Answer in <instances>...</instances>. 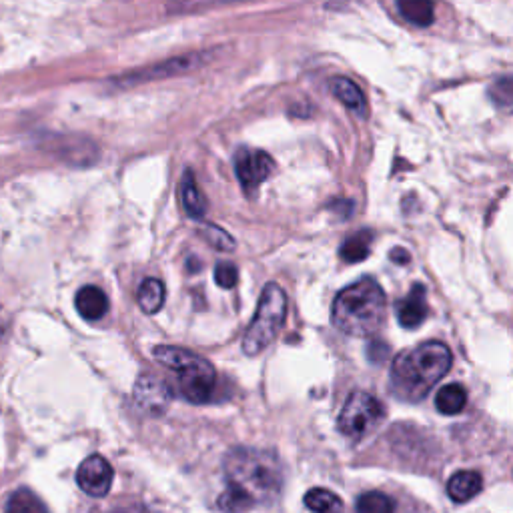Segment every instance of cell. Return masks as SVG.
I'll return each instance as SVG.
<instances>
[{
	"label": "cell",
	"mask_w": 513,
	"mask_h": 513,
	"mask_svg": "<svg viewBox=\"0 0 513 513\" xmlns=\"http://www.w3.org/2000/svg\"><path fill=\"white\" fill-rule=\"evenodd\" d=\"M227 487L257 503H271L283 489V465L273 451L235 447L225 457Z\"/></svg>",
	"instance_id": "cell-1"
},
{
	"label": "cell",
	"mask_w": 513,
	"mask_h": 513,
	"mask_svg": "<svg viewBox=\"0 0 513 513\" xmlns=\"http://www.w3.org/2000/svg\"><path fill=\"white\" fill-rule=\"evenodd\" d=\"M453 357L445 343L425 341L395 357L391 389L403 401H421L451 369Z\"/></svg>",
	"instance_id": "cell-2"
},
{
	"label": "cell",
	"mask_w": 513,
	"mask_h": 513,
	"mask_svg": "<svg viewBox=\"0 0 513 513\" xmlns=\"http://www.w3.org/2000/svg\"><path fill=\"white\" fill-rule=\"evenodd\" d=\"M385 309L387 299L381 285L371 277H363L335 297L331 321L345 335L369 337L381 329Z\"/></svg>",
	"instance_id": "cell-3"
},
{
	"label": "cell",
	"mask_w": 513,
	"mask_h": 513,
	"mask_svg": "<svg viewBox=\"0 0 513 513\" xmlns=\"http://www.w3.org/2000/svg\"><path fill=\"white\" fill-rule=\"evenodd\" d=\"M153 355L179 377V393L189 403L203 405L213 399L217 389V371L207 359L173 345H159Z\"/></svg>",
	"instance_id": "cell-4"
},
{
	"label": "cell",
	"mask_w": 513,
	"mask_h": 513,
	"mask_svg": "<svg viewBox=\"0 0 513 513\" xmlns=\"http://www.w3.org/2000/svg\"><path fill=\"white\" fill-rule=\"evenodd\" d=\"M287 317V297L285 291L269 283L261 295V301L257 305V313L245 333L243 339V351L247 355H259L263 349L271 345V341L281 331Z\"/></svg>",
	"instance_id": "cell-5"
},
{
	"label": "cell",
	"mask_w": 513,
	"mask_h": 513,
	"mask_svg": "<svg viewBox=\"0 0 513 513\" xmlns=\"http://www.w3.org/2000/svg\"><path fill=\"white\" fill-rule=\"evenodd\" d=\"M385 417L381 401L365 391H355L347 397L339 413V431L349 439H363L369 435Z\"/></svg>",
	"instance_id": "cell-6"
},
{
	"label": "cell",
	"mask_w": 513,
	"mask_h": 513,
	"mask_svg": "<svg viewBox=\"0 0 513 513\" xmlns=\"http://www.w3.org/2000/svg\"><path fill=\"white\" fill-rule=\"evenodd\" d=\"M273 167L275 163L265 151L243 147L235 155V175L239 185L249 197H253L257 189L269 179V175L273 173Z\"/></svg>",
	"instance_id": "cell-7"
},
{
	"label": "cell",
	"mask_w": 513,
	"mask_h": 513,
	"mask_svg": "<svg viewBox=\"0 0 513 513\" xmlns=\"http://www.w3.org/2000/svg\"><path fill=\"white\" fill-rule=\"evenodd\" d=\"M115 471L103 455L87 457L77 471L79 487L91 497H105L111 491Z\"/></svg>",
	"instance_id": "cell-8"
},
{
	"label": "cell",
	"mask_w": 513,
	"mask_h": 513,
	"mask_svg": "<svg viewBox=\"0 0 513 513\" xmlns=\"http://www.w3.org/2000/svg\"><path fill=\"white\" fill-rule=\"evenodd\" d=\"M135 401L141 411H145L149 415H163L173 401V391L159 377L145 373L137 379Z\"/></svg>",
	"instance_id": "cell-9"
},
{
	"label": "cell",
	"mask_w": 513,
	"mask_h": 513,
	"mask_svg": "<svg viewBox=\"0 0 513 513\" xmlns=\"http://www.w3.org/2000/svg\"><path fill=\"white\" fill-rule=\"evenodd\" d=\"M429 315L427 293L423 285H413L411 291L397 303V319L405 329H417Z\"/></svg>",
	"instance_id": "cell-10"
},
{
	"label": "cell",
	"mask_w": 513,
	"mask_h": 513,
	"mask_svg": "<svg viewBox=\"0 0 513 513\" xmlns=\"http://www.w3.org/2000/svg\"><path fill=\"white\" fill-rule=\"evenodd\" d=\"M75 305L77 311L83 319L87 321H99L107 315L109 311V297L105 295L103 289L95 287V285H87L83 287L77 297H75Z\"/></svg>",
	"instance_id": "cell-11"
},
{
	"label": "cell",
	"mask_w": 513,
	"mask_h": 513,
	"mask_svg": "<svg viewBox=\"0 0 513 513\" xmlns=\"http://www.w3.org/2000/svg\"><path fill=\"white\" fill-rule=\"evenodd\" d=\"M483 487V477L477 471H457L449 477L447 481V495L455 501V503H465L469 499H473Z\"/></svg>",
	"instance_id": "cell-12"
},
{
	"label": "cell",
	"mask_w": 513,
	"mask_h": 513,
	"mask_svg": "<svg viewBox=\"0 0 513 513\" xmlns=\"http://www.w3.org/2000/svg\"><path fill=\"white\" fill-rule=\"evenodd\" d=\"M331 91H333V95H335L349 111H353V113L359 115V117H365V115H367L365 97H363L361 89H359L351 79H345V77L333 79Z\"/></svg>",
	"instance_id": "cell-13"
},
{
	"label": "cell",
	"mask_w": 513,
	"mask_h": 513,
	"mask_svg": "<svg viewBox=\"0 0 513 513\" xmlns=\"http://www.w3.org/2000/svg\"><path fill=\"white\" fill-rule=\"evenodd\" d=\"M303 501H305V507L313 513H345L343 499L325 487L309 489Z\"/></svg>",
	"instance_id": "cell-14"
},
{
	"label": "cell",
	"mask_w": 513,
	"mask_h": 513,
	"mask_svg": "<svg viewBox=\"0 0 513 513\" xmlns=\"http://www.w3.org/2000/svg\"><path fill=\"white\" fill-rule=\"evenodd\" d=\"M181 201H183V207L187 211L189 217L193 219H203L205 217V211H207V201L193 177L191 171L185 173L183 181H181Z\"/></svg>",
	"instance_id": "cell-15"
},
{
	"label": "cell",
	"mask_w": 513,
	"mask_h": 513,
	"mask_svg": "<svg viewBox=\"0 0 513 513\" xmlns=\"http://www.w3.org/2000/svg\"><path fill=\"white\" fill-rule=\"evenodd\" d=\"M373 245V233L363 229L355 235H351L339 249V255L345 263H361L369 257Z\"/></svg>",
	"instance_id": "cell-16"
},
{
	"label": "cell",
	"mask_w": 513,
	"mask_h": 513,
	"mask_svg": "<svg viewBox=\"0 0 513 513\" xmlns=\"http://www.w3.org/2000/svg\"><path fill=\"white\" fill-rule=\"evenodd\" d=\"M467 403V391L459 383H449L441 387L435 395V407L443 415H457Z\"/></svg>",
	"instance_id": "cell-17"
},
{
	"label": "cell",
	"mask_w": 513,
	"mask_h": 513,
	"mask_svg": "<svg viewBox=\"0 0 513 513\" xmlns=\"http://www.w3.org/2000/svg\"><path fill=\"white\" fill-rule=\"evenodd\" d=\"M137 301H139V307L149 315H155L157 311H161V307L165 305V285H163V281H159L155 277L145 279L139 287Z\"/></svg>",
	"instance_id": "cell-18"
},
{
	"label": "cell",
	"mask_w": 513,
	"mask_h": 513,
	"mask_svg": "<svg viewBox=\"0 0 513 513\" xmlns=\"http://www.w3.org/2000/svg\"><path fill=\"white\" fill-rule=\"evenodd\" d=\"M397 9L407 23L417 27H429L435 21V9L427 0H403Z\"/></svg>",
	"instance_id": "cell-19"
},
{
	"label": "cell",
	"mask_w": 513,
	"mask_h": 513,
	"mask_svg": "<svg viewBox=\"0 0 513 513\" xmlns=\"http://www.w3.org/2000/svg\"><path fill=\"white\" fill-rule=\"evenodd\" d=\"M7 513H49V509L35 491L21 487L9 497Z\"/></svg>",
	"instance_id": "cell-20"
},
{
	"label": "cell",
	"mask_w": 513,
	"mask_h": 513,
	"mask_svg": "<svg viewBox=\"0 0 513 513\" xmlns=\"http://www.w3.org/2000/svg\"><path fill=\"white\" fill-rule=\"evenodd\" d=\"M355 513H395V501L387 493L369 491L357 499Z\"/></svg>",
	"instance_id": "cell-21"
},
{
	"label": "cell",
	"mask_w": 513,
	"mask_h": 513,
	"mask_svg": "<svg viewBox=\"0 0 513 513\" xmlns=\"http://www.w3.org/2000/svg\"><path fill=\"white\" fill-rule=\"evenodd\" d=\"M199 233L217 251H233L235 249V239L225 229H221L217 225H203Z\"/></svg>",
	"instance_id": "cell-22"
},
{
	"label": "cell",
	"mask_w": 513,
	"mask_h": 513,
	"mask_svg": "<svg viewBox=\"0 0 513 513\" xmlns=\"http://www.w3.org/2000/svg\"><path fill=\"white\" fill-rule=\"evenodd\" d=\"M215 283L221 289H233L239 283V269H237V265H233L229 261L219 263L215 267Z\"/></svg>",
	"instance_id": "cell-23"
},
{
	"label": "cell",
	"mask_w": 513,
	"mask_h": 513,
	"mask_svg": "<svg viewBox=\"0 0 513 513\" xmlns=\"http://www.w3.org/2000/svg\"><path fill=\"white\" fill-rule=\"evenodd\" d=\"M491 101L501 107V109H509L511 107V81L509 77H503L501 81H497L491 89H489Z\"/></svg>",
	"instance_id": "cell-24"
},
{
	"label": "cell",
	"mask_w": 513,
	"mask_h": 513,
	"mask_svg": "<svg viewBox=\"0 0 513 513\" xmlns=\"http://www.w3.org/2000/svg\"><path fill=\"white\" fill-rule=\"evenodd\" d=\"M391 261L393 263H397V265H407L409 261H411V257H409V253L405 251V249H401V247H395V249H391Z\"/></svg>",
	"instance_id": "cell-25"
},
{
	"label": "cell",
	"mask_w": 513,
	"mask_h": 513,
	"mask_svg": "<svg viewBox=\"0 0 513 513\" xmlns=\"http://www.w3.org/2000/svg\"><path fill=\"white\" fill-rule=\"evenodd\" d=\"M115 513H143V511H137V509H121V511H115Z\"/></svg>",
	"instance_id": "cell-26"
},
{
	"label": "cell",
	"mask_w": 513,
	"mask_h": 513,
	"mask_svg": "<svg viewBox=\"0 0 513 513\" xmlns=\"http://www.w3.org/2000/svg\"><path fill=\"white\" fill-rule=\"evenodd\" d=\"M0 335H3V325H0Z\"/></svg>",
	"instance_id": "cell-27"
}]
</instances>
